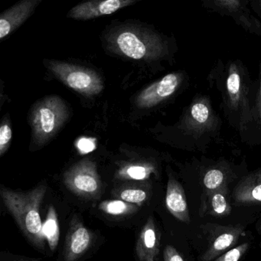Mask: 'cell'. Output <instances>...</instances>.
I'll use <instances>...</instances> for the list:
<instances>
[{
    "label": "cell",
    "instance_id": "cell-1",
    "mask_svg": "<svg viewBox=\"0 0 261 261\" xmlns=\"http://www.w3.org/2000/svg\"><path fill=\"white\" fill-rule=\"evenodd\" d=\"M221 99V108L230 127L242 142L260 144L256 120V81L241 59H218L207 77Z\"/></svg>",
    "mask_w": 261,
    "mask_h": 261
},
{
    "label": "cell",
    "instance_id": "cell-2",
    "mask_svg": "<svg viewBox=\"0 0 261 261\" xmlns=\"http://www.w3.org/2000/svg\"><path fill=\"white\" fill-rule=\"evenodd\" d=\"M223 122L208 95L196 94L183 109L172 128L178 147L194 152H205L221 135Z\"/></svg>",
    "mask_w": 261,
    "mask_h": 261
},
{
    "label": "cell",
    "instance_id": "cell-3",
    "mask_svg": "<svg viewBox=\"0 0 261 261\" xmlns=\"http://www.w3.org/2000/svg\"><path fill=\"white\" fill-rule=\"evenodd\" d=\"M45 185L25 192L2 187L0 195L6 207L13 215L19 228L29 241L38 248H44L45 236L40 207L46 194Z\"/></svg>",
    "mask_w": 261,
    "mask_h": 261
},
{
    "label": "cell",
    "instance_id": "cell-4",
    "mask_svg": "<svg viewBox=\"0 0 261 261\" xmlns=\"http://www.w3.org/2000/svg\"><path fill=\"white\" fill-rule=\"evenodd\" d=\"M68 117L65 102L57 96L44 97L33 106L30 123L33 142L38 147L46 144L56 136Z\"/></svg>",
    "mask_w": 261,
    "mask_h": 261
},
{
    "label": "cell",
    "instance_id": "cell-5",
    "mask_svg": "<svg viewBox=\"0 0 261 261\" xmlns=\"http://www.w3.org/2000/svg\"><path fill=\"white\" fill-rule=\"evenodd\" d=\"M113 42L120 54L135 60H158L169 55L167 41L155 33L123 30L116 33Z\"/></svg>",
    "mask_w": 261,
    "mask_h": 261
},
{
    "label": "cell",
    "instance_id": "cell-6",
    "mask_svg": "<svg viewBox=\"0 0 261 261\" xmlns=\"http://www.w3.org/2000/svg\"><path fill=\"white\" fill-rule=\"evenodd\" d=\"M48 64L51 73L76 92L91 97L103 91V81L93 70L59 61H49Z\"/></svg>",
    "mask_w": 261,
    "mask_h": 261
},
{
    "label": "cell",
    "instance_id": "cell-7",
    "mask_svg": "<svg viewBox=\"0 0 261 261\" xmlns=\"http://www.w3.org/2000/svg\"><path fill=\"white\" fill-rule=\"evenodd\" d=\"M201 5L207 11L227 16L247 33L261 36V21L253 14L247 0H203Z\"/></svg>",
    "mask_w": 261,
    "mask_h": 261
},
{
    "label": "cell",
    "instance_id": "cell-8",
    "mask_svg": "<svg viewBox=\"0 0 261 261\" xmlns=\"http://www.w3.org/2000/svg\"><path fill=\"white\" fill-rule=\"evenodd\" d=\"M189 82V75L185 71L169 73L142 91L136 103L141 108L156 107L179 94Z\"/></svg>",
    "mask_w": 261,
    "mask_h": 261
},
{
    "label": "cell",
    "instance_id": "cell-9",
    "mask_svg": "<svg viewBox=\"0 0 261 261\" xmlns=\"http://www.w3.org/2000/svg\"><path fill=\"white\" fill-rule=\"evenodd\" d=\"M64 180L67 188L79 196H96L101 189L97 166L91 160H82L76 163L65 172Z\"/></svg>",
    "mask_w": 261,
    "mask_h": 261
},
{
    "label": "cell",
    "instance_id": "cell-10",
    "mask_svg": "<svg viewBox=\"0 0 261 261\" xmlns=\"http://www.w3.org/2000/svg\"><path fill=\"white\" fill-rule=\"evenodd\" d=\"M203 197L215 191L227 187L230 180L235 177L234 168L227 160H218L212 162L207 166L200 167Z\"/></svg>",
    "mask_w": 261,
    "mask_h": 261
},
{
    "label": "cell",
    "instance_id": "cell-11",
    "mask_svg": "<svg viewBox=\"0 0 261 261\" xmlns=\"http://www.w3.org/2000/svg\"><path fill=\"white\" fill-rule=\"evenodd\" d=\"M134 0H103L89 1L73 7L68 16L79 20H89L102 16L113 14L118 10L132 5Z\"/></svg>",
    "mask_w": 261,
    "mask_h": 261
},
{
    "label": "cell",
    "instance_id": "cell-12",
    "mask_svg": "<svg viewBox=\"0 0 261 261\" xmlns=\"http://www.w3.org/2000/svg\"><path fill=\"white\" fill-rule=\"evenodd\" d=\"M212 237L206 251L201 256L202 261H214L238 243L244 230L240 226L220 227Z\"/></svg>",
    "mask_w": 261,
    "mask_h": 261
},
{
    "label": "cell",
    "instance_id": "cell-13",
    "mask_svg": "<svg viewBox=\"0 0 261 261\" xmlns=\"http://www.w3.org/2000/svg\"><path fill=\"white\" fill-rule=\"evenodd\" d=\"M41 0H23L0 16V39L10 36L33 14Z\"/></svg>",
    "mask_w": 261,
    "mask_h": 261
},
{
    "label": "cell",
    "instance_id": "cell-14",
    "mask_svg": "<svg viewBox=\"0 0 261 261\" xmlns=\"http://www.w3.org/2000/svg\"><path fill=\"white\" fill-rule=\"evenodd\" d=\"M92 235L80 221L71 224L65 245V260L76 261L89 249Z\"/></svg>",
    "mask_w": 261,
    "mask_h": 261
},
{
    "label": "cell",
    "instance_id": "cell-15",
    "mask_svg": "<svg viewBox=\"0 0 261 261\" xmlns=\"http://www.w3.org/2000/svg\"><path fill=\"white\" fill-rule=\"evenodd\" d=\"M160 233L152 217H149L139 235L136 253L140 261H155L160 253Z\"/></svg>",
    "mask_w": 261,
    "mask_h": 261
},
{
    "label": "cell",
    "instance_id": "cell-16",
    "mask_svg": "<svg viewBox=\"0 0 261 261\" xmlns=\"http://www.w3.org/2000/svg\"><path fill=\"white\" fill-rule=\"evenodd\" d=\"M233 199L238 204L261 203V169L243 177L235 186Z\"/></svg>",
    "mask_w": 261,
    "mask_h": 261
},
{
    "label": "cell",
    "instance_id": "cell-17",
    "mask_svg": "<svg viewBox=\"0 0 261 261\" xmlns=\"http://www.w3.org/2000/svg\"><path fill=\"white\" fill-rule=\"evenodd\" d=\"M166 204L169 212L176 219L189 223V207L182 186L172 175H169L166 189Z\"/></svg>",
    "mask_w": 261,
    "mask_h": 261
},
{
    "label": "cell",
    "instance_id": "cell-18",
    "mask_svg": "<svg viewBox=\"0 0 261 261\" xmlns=\"http://www.w3.org/2000/svg\"><path fill=\"white\" fill-rule=\"evenodd\" d=\"M202 212L215 218H224L231 213L228 188L224 187L203 197Z\"/></svg>",
    "mask_w": 261,
    "mask_h": 261
},
{
    "label": "cell",
    "instance_id": "cell-19",
    "mask_svg": "<svg viewBox=\"0 0 261 261\" xmlns=\"http://www.w3.org/2000/svg\"><path fill=\"white\" fill-rule=\"evenodd\" d=\"M43 233L48 241V245L51 250H56L59 244L60 230H59L57 213L53 206H50L48 208L46 219L43 224Z\"/></svg>",
    "mask_w": 261,
    "mask_h": 261
},
{
    "label": "cell",
    "instance_id": "cell-20",
    "mask_svg": "<svg viewBox=\"0 0 261 261\" xmlns=\"http://www.w3.org/2000/svg\"><path fill=\"white\" fill-rule=\"evenodd\" d=\"M156 173V169L152 164H135L125 166L119 172V176L129 180H146L151 174Z\"/></svg>",
    "mask_w": 261,
    "mask_h": 261
},
{
    "label": "cell",
    "instance_id": "cell-21",
    "mask_svg": "<svg viewBox=\"0 0 261 261\" xmlns=\"http://www.w3.org/2000/svg\"><path fill=\"white\" fill-rule=\"evenodd\" d=\"M132 207L131 204H128L127 202H125L123 201H119V200L107 201V202H103L100 204V208L103 212L114 215L127 213Z\"/></svg>",
    "mask_w": 261,
    "mask_h": 261
},
{
    "label": "cell",
    "instance_id": "cell-22",
    "mask_svg": "<svg viewBox=\"0 0 261 261\" xmlns=\"http://www.w3.org/2000/svg\"><path fill=\"white\" fill-rule=\"evenodd\" d=\"M147 198V194L143 189H126L121 191L120 193V198L121 201L127 203L143 202Z\"/></svg>",
    "mask_w": 261,
    "mask_h": 261
},
{
    "label": "cell",
    "instance_id": "cell-23",
    "mask_svg": "<svg viewBox=\"0 0 261 261\" xmlns=\"http://www.w3.org/2000/svg\"><path fill=\"white\" fill-rule=\"evenodd\" d=\"M249 247H250V244L248 242L240 244V245L227 250L214 261H239L240 259L248 250Z\"/></svg>",
    "mask_w": 261,
    "mask_h": 261
},
{
    "label": "cell",
    "instance_id": "cell-24",
    "mask_svg": "<svg viewBox=\"0 0 261 261\" xmlns=\"http://www.w3.org/2000/svg\"><path fill=\"white\" fill-rule=\"evenodd\" d=\"M13 132L10 122L6 119L3 121L0 127V155L3 156L8 150L11 143Z\"/></svg>",
    "mask_w": 261,
    "mask_h": 261
},
{
    "label": "cell",
    "instance_id": "cell-25",
    "mask_svg": "<svg viewBox=\"0 0 261 261\" xmlns=\"http://www.w3.org/2000/svg\"><path fill=\"white\" fill-rule=\"evenodd\" d=\"M256 120H257L258 128L260 135L261 145V62L259 63L258 68V77L256 80Z\"/></svg>",
    "mask_w": 261,
    "mask_h": 261
},
{
    "label": "cell",
    "instance_id": "cell-26",
    "mask_svg": "<svg viewBox=\"0 0 261 261\" xmlns=\"http://www.w3.org/2000/svg\"><path fill=\"white\" fill-rule=\"evenodd\" d=\"M164 261H184L178 250L172 245H167L163 250Z\"/></svg>",
    "mask_w": 261,
    "mask_h": 261
},
{
    "label": "cell",
    "instance_id": "cell-27",
    "mask_svg": "<svg viewBox=\"0 0 261 261\" xmlns=\"http://www.w3.org/2000/svg\"><path fill=\"white\" fill-rule=\"evenodd\" d=\"M77 147L84 153L91 152L95 148L94 141L91 139H82L77 143Z\"/></svg>",
    "mask_w": 261,
    "mask_h": 261
},
{
    "label": "cell",
    "instance_id": "cell-28",
    "mask_svg": "<svg viewBox=\"0 0 261 261\" xmlns=\"http://www.w3.org/2000/svg\"><path fill=\"white\" fill-rule=\"evenodd\" d=\"M249 4L251 10L254 12L255 14L261 21V0H252V1H249Z\"/></svg>",
    "mask_w": 261,
    "mask_h": 261
},
{
    "label": "cell",
    "instance_id": "cell-29",
    "mask_svg": "<svg viewBox=\"0 0 261 261\" xmlns=\"http://www.w3.org/2000/svg\"><path fill=\"white\" fill-rule=\"evenodd\" d=\"M12 261H40L39 259H15V260Z\"/></svg>",
    "mask_w": 261,
    "mask_h": 261
}]
</instances>
